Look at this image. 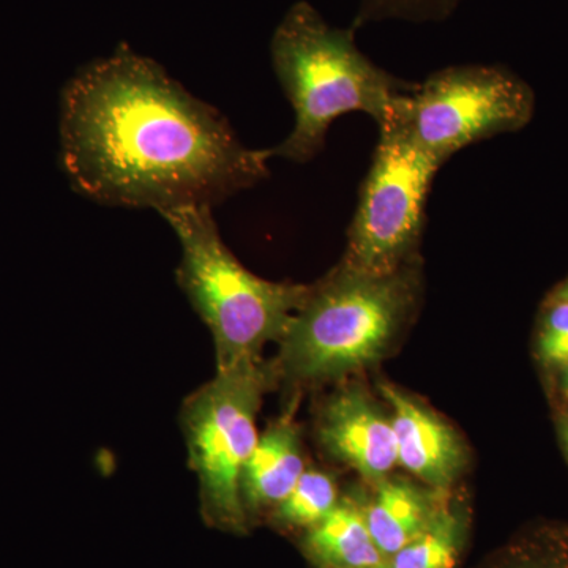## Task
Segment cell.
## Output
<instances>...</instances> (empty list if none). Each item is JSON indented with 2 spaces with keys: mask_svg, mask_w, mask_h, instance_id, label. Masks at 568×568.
Here are the masks:
<instances>
[{
  "mask_svg": "<svg viewBox=\"0 0 568 568\" xmlns=\"http://www.w3.org/2000/svg\"><path fill=\"white\" fill-rule=\"evenodd\" d=\"M59 141L71 189L108 207H215L271 175V152L126 44L63 85Z\"/></svg>",
  "mask_w": 568,
  "mask_h": 568,
  "instance_id": "1",
  "label": "cell"
},
{
  "mask_svg": "<svg viewBox=\"0 0 568 568\" xmlns=\"http://www.w3.org/2000/svg\"><path fill=\"white\" fill-rule=\"evenodd\" d=\"M271 52L276 78L295 114L290 136L268 149L272 159L312 162L323 151L336 119L364 112L377 126L384 125L399 114L414 89L369 61L351 29L332 28L304 0L284 14Z\"/></svg>",
  "mask_w": 568,
  "mask_h": 568,
  "instance_id": "2",
  "label": "cell"
},
{
  "mask_svg": "<svg viewBox=\"0 0 568 568\" xmlns=\"http://www.w3.org/2000/svg\"><path fill=\"white\" fill-rule=\"evenodd\" d=\"M418 291L417 261L390 275L336 265L310 284L280 342L276 369L293 383H321L375 364L413 315Z\"/></svg>",
  "mask_w": 568,
  "mask_h": 568,
  "instance_id": "3",
  "label": "cell"
},
{
  "mask_svg": "<svg viewBox=\"0 0 568 568\" xmlns=\"http://www.w3.org/2000/svg\"><path fill=\"white\" fill-rule=\"evenodd\" d=\"M181 244L178 283L211 332L216 368L261 357L282 342L305 304L310 284L275 283L252 274L224 244L211 205L162 213Z\"/></svg>",
  "mask_w": 568,
  "mask_h": 568,
  "instance_id": "4",
  "label": "cell"
},
{
  "mask_svg": "<svg viewBox=\"0 0 568 568\" xmlns=\"http://www.w3.org/2000/svg\"><path fill=\"white\" fill-rule=\"evenodd\" d=\"M276 366L246 357L216 368L215 376L183 403L181 424L190 467L205 514L219 525L244 528L242 473L256 447V416L274 383Z\"/></svg>",
  "mask_w": 568,
  "mask_h": 568,
  "instance_id": "5",
  "label": "cell"
},
{
  "mask_svg": "<svg viewBox=\"0 0 568 568\" xmlns=\"http://www.w3.org/2000/svg\"><path fill=\"white\" fill-rule=\"evenodd\" d=\"M377 129L379 141L339 264L357 274L390 275L417 261L426 200L443 163L422 151L398 119Z\"/></svg>",
  "mask_w": 568,
  "mask_h": 568,
  "instance_id": "6",
  "label": "cell"
},
{
  "mask_svg": "<svg viewBox=\"0 0 568 568\" xmlns=\"http://www.w3.org/2000/svg\"><path fill=\"white\" fill-rule=\"evenodd\" d=\"M534 111L532 89L511 71L457 65L414 85L396 119L422 151L444 164L467 145L519 132Z\"/></svg>",
  "mask_w": 568,
  "mask_h": 568,
  "instance_id": "7",
  "label": "cell"
},
{
  "mask_svg": "<svg viewBox=\"0 0 568 568\" xmlns=\"http://www.w3.org/2000/svg\"><path fill=\"white\" fill-rule=\"evenodd\" d=\"M321 446L369 481L383 480L398 465L390 418L357 388L328 399L317 420Z\"/></svg>",
  "mask_w": 568,
  "mask_h": 568,
  "instance_id": "8",
  "label": "cell"
},
{
  "mask_svg": "<svg viewBox=\"0 0 568 568\" xmlns=\"http://www.w3.org/2000/svg\"><path fill=\"white\" fill-rule=\"evenodd\" d=\"M392 406L398 463L426 485L443 491L466 466V447L458 433L435 413L394 386H381Z\"/></svg>",
  "mask_w": 568,
  "mask_h": 568,
  "instance_id": "9",
  "label": "cell"
},
{
  "mask_svg": "<svg viewBox=\"0 0 568 568\" xmlns=\"http://www.w3.org/2000/svg\"><path fill=\"white\" fill-rule=\"evenodd\" d=\"M304 473L301 435L287 414L268 426L246 462L241 481L245 510L282 503Z\"/></svg>",
  "mask_w": 568,
  "mask_h": 568,
  "instance_id": "10",
  "label": "cell"
},
{
  "mask_svg": "<svg viewBox=\"0 0 568 568\" xmlns=\"http://www.w3.org/2000/svg\"><path fill=\"white\" fill-rule=\"evenodd\" d=\"M435 496L398 478H383L365 508L369 534L386 558H392L424 530L437 507Z\"/></svg>",
  "mask_w": 568,
  "mask_h": 568,
  "instance_id": "11",
  "label": "cell"
},
{
  "mask_svg": "<svg viewBox=\"0 0 568 568\" xmlns=\"http://www.w3.org/2000/svg\"><path fill=\"white\" fill-rule=\"evenodd\" d=\"M310 558L324 568H366L386 562L369 534L364 510L345 500L310 528L305 538Z\"/></svg>",
  "mask_w": 568,
  "mask_h": 568,
  "instance_id": "12",
  "label": "cell"
},
{
  "mask_svg": "<svg viewBox=\"0 0 568 568\" xmlns=\"http://www.w3.org/2000/svg\"><path fill=\"white\" fill-rule=\"evenodd\" d=\"M462 518L440 504L428 525L392 556V568H455L463 547Z\"/></svg>",
  "mask_w": 568,
  "mask_h": 568,
  "instance_id": "13",
  "label": "cell"
},
{
  "mask_svg": "<svg viewBox=\"0 0 568 568\" xmlns=\"http://www.w3.org/2000/svg\"><path fill=\"white\" fill-rule=\"evenodd\" d=\"M489 568H568V526L545 525L523 534Z\"/></svg>",
  "mask_w": 568,
  "mask_h": 568,
  "instance_id": "14",
  "label": "cell"
},
{
  "mask_svg": "<svg viewBox=\"0 0 568 568\" xmlns=\"http://www.w3.org/2000/svg\"><path fill=\"white\" fill-rule=\"evenodd\" d=\"M338 504L334 478L316 469H305L290 495L276 504L275 518L287 526L313 528Z\"/></svg>",
  "mask_w": 568,
  "mask_h": 568,
  "instance_id": "15",
  "label": "cell"
},
{
  "mask_svg": "<svg viewBox=\"0 0 568 568\" xmlns=\"http://www.w3.org/2000/svg\"><path fill=\"white\" fill-rule=\"evenodd\" d=\"M462 0H364L357 22L381 20V18H426L446 17Z\"/></svg>",
  "mask_w": 568,
  "mask_h": 568,
  "instance_id": "16",
  "label": "cell"
},
{
  "mask_svg": "<svg viewBox=\"0 0 568 568\" xmlns=\"http://www.w3.org/2000/svg\"><path fill=\"white\" fill-rule=\"evenodd\" d=\"M538 353L547 364H568V304L549 298L541 315Z\"/></svg>",
  "mask_w": 568,
  "mask_h": 568,
  "instance_id": "17",
  "label": "cell"
},
{
  "mask_svg": "<svg viewBox=\"0 0 568 568\" xmlns=\"http://www.w3.org/2000/svg\"><path fill=\"white\" fill-rule=\"evenodd\" d=\"M549 298H551V301L567 302L568 304V278L556 287L555 293H552Z\"/></svg>",
  "mask_w": 568,
  "mask_h": 568,
  "instance_id": "18",
  "label": "cell"
},
{
  "mask_svg": "<svg viewBox=\"0 0 568 568\" xmlns=\"http://www.w3.org/2000/svg\"><path fill=\"white\" fill-rule=\"evenodd\" d=\"M560 433H562V440L564 444H566L568 452V420L564 422L562 429H560Z\"/></svg>",
  "mask_w": 568,
  "mask_h": 568,
  "instance_id": "19",
  "label": "cell"
},
{
  "mask_svg": "<svg viewBox=\"0 0 568 568\" xmlns=\"http://www.w3.org/2000/svg\"><path fill=\"white\" fill-rule=\"evenodd\" d=\"M564 384H566V388L568 392V364L566 366V375H564Z\"/></svg>",
  "mask_w": 568,
  "mask_h": 568,
  "instance_id": "20",
  "label": "cell"
},
{
  "mask_svg": "<svg viewBox=\"0 0 568 568\" xmlns=\"http://www.w3.org/2000/svg\"><path fill=\"white\" fill-rule=\"evenodd\" d=\"M366 568H392V567H390V564L384 562V564H379V566L366 567Z\"/></svg>",
  "mask_w": 568,
  "mask_h": 568,
  "instance_id": "21",
  "label": "cell"
}]
</instances>
